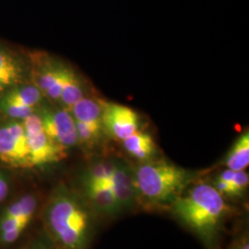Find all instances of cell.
Returning <instances> with one entry per match:
<instances>
[{"label": "cell", "instance_id": "1", "mask_svg": "<svg viewBox=\"0 0 249 249\" xmlns=\"http://www.w3.org/2000/svg\"><path fill=\"white\" fill-rule=\"evenodd\" d=\"M46 228L61 249H87L92 233V216L80 197L65 187L50 196L45 211Z\"/></svg>", "mask_w": 249, "mask_h": 249}, {"label": "cell", "instance_id": "2", "mask_svg": "<svg viewBox=\"0 0 249 249\" xmlns=\"http://www.w3.org/2000/svg\"><path fill=\"white\" fill-rule=\"evenodd\" d=\"M172 204L173 213L182 223L205 242L213 240L226 213L223 196L213 186L199 184L186 195H180Z\"/></svg>", "mask_w": 249, "mask_h": 249}, {"label": "cell", "instance_id": "3", "mask_svg": "<svg viewBox=\"0 0 249 249\" xmlns=\"http://www.w3.org/2000/svg\"><path fill=\"white\" fill-rule=\"evenodd\" d=\"M138 196L154 204L173 203L190 181L191 175L165 160H147L134 171Z\"/></svg>", "mask_w": 249, "mask_h": 249}, {"label": "cell", "instance_id": "4", "mask_svg": "<svg viewBox=\"0 0 249 249\" xmlns=\"http://www.w3.org/2000/svg\"><path fill=\"white\" fill-rule=\"evenodd\" d=\"M32 166H40L61 160L65 150L45 134L39 115L35 113L23 120Z\"/></svg>", "mask_w": 249, "mask_h": 249}, {"label": "cell", "instance_id": "5", "mask_svg": "<svg viewBox=\"0 0 249 249\" xmlns=\"http://www.w3.org/2000/svg\"><path fill=\"white\" fill-rule=\"evenodd\" d=\"M39 116L44 131L53 142L64 149L79 142L76 121L68 110L44 109Z\"/></svg>", "mask_w": 249, "mask_h": 249}, {"label": "cell", "instance_id": "6", "mask_svg": "<svg viewBox=\"0 0 249 249\" xmlns=\"http://www.w3.org/2000/svg\"><path fill=\"white\" fill-rule=\"evenodd\" d=\"M102 124L110 135L124 141L139 131L140 118L133 109L114 103H103Z\"/></svg>", "mask_w": 249, "mask_h": 249}, {"label": "cell", "instance_id": "7", "mask_svg": "<svg viewBox=\"0 0 249 249\" xmlns=\"http://www.w3.org/2000/svg\"><path fill=\"white\" fill-rule=\"evenodd\" d=\"M110 187L121 211L132 207L139 197L134 172L124 164L116 163L115 171L110 178Z\"/></svg>", "mask_w": 249, "mask_h": 249}, {"label": "cell", "instance_id": "8", "mask_svg": "<svg viewBox=\"0 0 249 249\" xmlns=\"http://www.w3.org/2000/svg\"><path fill=\"white\" fill-rule=\"evenodd\" d=\"M0 159L16 167L32 166L30 159L20 149L7 125L0 128Z\"/></svg>", "mask_w": 249, "mask_h": 249}, {"label": "cell", "instance_id": "9", "mask_svg": "<svg viewBox=\"0 0 249 249\" xmlns=\"http://www.w3.org/2000/svg\"><path fill=\"white\" fill-rule=\"evenodd\" d=\"M86 192L89 202L100 213L113 216L120 213L121 209L110 186L86 187Z\"/></svg>", "mask_w": 249, "mask_h": 249}, {"label": "cell", "instance_id": "10", "mask_svg": "<svg viewBox=\"0 0 249 249\" xmlns=\"http://www.w3.org/2000/svg\"><path fill=\"white\" fill-rule=\"evenodd\" d=\"M125 151L138 160H151L156 153V144L149 134L137 131L123 141Z\"/></svg>", "mask_w": 249, "mask_h": 249}, {"label": "cell", "instance_id": "11", "mask_svg": "<svg viewBox=\"0 0 249 249\" xmlns=\"http://www.w3.org/2000/svg\"><path fill=\"white\" fill-rule=\"evenodd\" d=\"M103 103L104 101L97 99L83 97L75 104L70 111L76 121L102 124Z\"/></svg>", "mask_w": 249, "mask_h": 249}, {"label": "cell", "instance_id": "12", "mask_svg": "<svg viewBox=\"0 0 249 249\" xmlns=\"http://www.w3.org/2000/svg\"><path fill=\"white\" fill-rule=\"evenodd\" d=\"M84 97L83 84L77 74L71 69L66 67L62 92L60 100L66 110H71V107Z\"/></svg>", "mask_w": 249, "mask_h": 249}, {"label": "cell", "instance_id": "13", "mask_svg": "<svg viewBox=\"0 0 249 249\" xmlns=\"http://www.w3.org/2000/svg\"><path fill=\"white\" fill-rule=\"evenodd\" d=\"M225 164L232 171L245 170L249 164V133L242 134L228 152Z\"/></svg>", "mask_w": 249, "mask_h": 249}, {"label": "cell", "instance_id": "14", "mask_svg": "<svg viewBox=\"0 0 249 249\" xmlns=\"http://www.w3.org/2000/svg\"><path fill=\"white\" fill-rule=\"evenodd\" d=\"M22 78L19 63L8 52L0 49V79L9 87L18 83Z\"/></svg>", "mask_w": 249, "mask_h": 249}, {"label": "cell", "instance_id": "15", "mask_svg": "<svg viewBox=\"0 0 249 249\" xmlns=\"http://www.w3.org/2000/svg\"><path fill=\"white\" fill-rule=\"evenodd\" d=\"M42 91L36 86H23L10 89L2 100L23 105L27 107H35L42 100Z\"/></svg>", "mask_w": 249, "mask_h": 249}, {"label": "cell", "instance_id": "16", "mask_svg": "<svg viewBox=\"0 0 249 249\" xmlns=\"http://www.w3.org/2000/svg\"><path fill=\"white\" fill-rule=\"evenodd\" d=\"M37 208V199L33 195H26L12 203L2 214L4 217H15L31 222Z\"/></svg>", "mask_w": 249, "mask_h": 249}, {"label": "cell", "instance_id": "17", "mask_svg": "<svg viewBox=\"0 0 249 249\" xmlns=\"http://www.w3.org/2000/svg\"><path fill=\"white\" fill-rule=\"evenodd\" d=\"M116 167L114 161L104 160L94 164L87 174L85 187L92 186H110V178Z\"/></svg>", "mask_w": 249, "mask_h": 249}, {"label": "cell", "instance_id": "18", "mask_svg": "<svg viewBox=\"0 0 249 249\" xmlns=\"http://www.w3.org/2000/svg\"><path fill=\"white\" fill-rule=\"evenodd\" d=\"M65 67L61 65H48L36 78V87L45 93L62 76Z\"/></svg>", "mask_w": 249, "mask_h": 249}, {"label": "cell", "instance_id": "19", "mask_svg": "<svg viewBox=\"0 0 249 249\" xmlns=\"http://www.w3.org/2000/svg\"><path fill=\"white\" fill-rule=\"evenodd\" d=\"M76 121V120H75ZM79 142L87 144L96 142L100 137L103 124L99 123H84L76 121Z\"/></svg>", "mask_w": 249, "mask_h": 249}, {"label": "cell", "instance_id": "20", "mask_svg": "<svg viewBox=\"0 0 249 249\" xmlns=\"http://www.w3.org/2000/svg\"><path fill=\"white\" fill-rule=\"evenodd\" d=\"M1 110L9 117L24 120L28 116L34 114L35 107H27L16 103H10L2 100L0 103Z\"/></svg>", "mask_w": 249, "mask_h": 249}, {"label": "cell", "instance_id": "21", "mask_svg": "<svg viewBox=\"0 0 249 249\" xmlns=\"http://www.w3.org/2000/svg\"><path fill=\"white\" fill-rule=\"evenodd\" d=\"M249 184V174L245 170L235 171L232 180L234 196H241L246 192Z\"/></svg>", "mask_w": 249, "mask_h": 249}, {"label": "cell", "instance_id": "22", "mask_svg": "<svg viewBox=\"0 0 249 249\" xmlns=\"http://www.w3.org/2000/svg\"><path fill=\"white\" fill-rule=\"evenodd\" d=\"M29 223L30 222H28L26 220L19 219V218L1 216V218H0V233L13 230L21 225L27 226Z\"/></svg>", "mask_w": 249, "mask_h": 249}, {"label": "cell", "instance_id": "23", "mask_svg": "<svg viewBox=\"0 0 249 249\" xmlns=\"http://www.w3.org/2000/svg\"><path fill=\"white\" fill-rule=\"evenodd\" d=\"M26 227L25 225H21L13 230L0 233V244L9 245V244L14 243L19 237L21 232L25 230Z\"/></svg>", "mask_w": 249, "mask_h": 249}, {"label": "cell", "instance_id": "24", "mask_svg": "<svg viewBox=\"0 0 249 249\" xmlns=\"http://www.w3.org/2000/svg\"><path fill=\"white\" fill-rule=\"evenodd\" d=\"M9 194V183L6 178L0 173V203L6 198Z\"/></svg>", "mask_w": 249, "mask_h": 249}, {"label": "cell", "instance_id": "25", "mask_svg": "<svg viewBox=\"0 0 249 249\" xmlns=\"http://www.w3.org/2000/svg\"><path fill=\"white\" fill-rule=\"evenodd\" d=\"M231 249H249V243L248 238L243 237L241 240L238 241Z\"/></svg>", "mask_w": 249, "mask_h": 249}, {"label": "cell", "instance_id": "26", "mask_svg": "<svg viewBox=\"0 0 249 249\" xmlns=\"http://www.w3.org/2000/svg\"><path fill=\"white\" fill-rule=\"evenodd\" d=\"M7 88H9V86L3 80L0 79V91L4 90V89H6Z\"/></svg>", "mask_w": 249, "mask_h": 249}]
</instances>
